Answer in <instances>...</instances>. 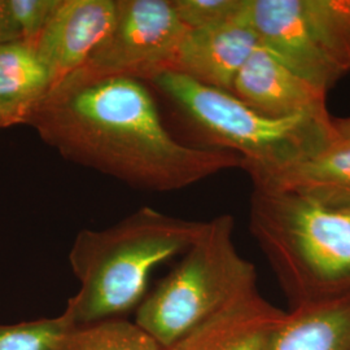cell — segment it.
I'll use <instances>...</instances> for the list:
<instances>
[{"label": "cell", "instance_id": "17", "mask_svg": "<svg viewBox=\"0 0 350 350\" xmlns=\"http://www.w3.org/2000/svg\"><path fill=\"white\" fill-rule=\"evenodd\" d=\"M244 0H172L175 14L187 29H201L237 20Z\"/></svg>", "mask_w": 350, "mask_h": 350}, {"label": "cell", "instance_id": "15", "mask_svg": "<svg viewBox=\"0 0 350 350\" xmlns=\"http://www.w3.org/2000/svg\"><path fill=\"white\" fill-rule=\"evenodd\" d=\"M56 350H165L144 328L126 318L69 325Z\"/></svg>", "mask_w": 350, "mask_h": 350}, {"label": "cell", "instance_id": "11", "mask_svg": "<svg viewBox=\"0 0 350 350\" xmlns=\"http://www.w3.org/2000/svg\"><path fill=\"white\" fill-rule=\"evenodd\" d=\"M286 313L257 289L230 304L165 350H262L269 334Z\"/></svg>", "mask_w": 350, "mask_h": 350}, {"label": "cell", "instance_id": "6", "mask_svg": "<svg viewBox=\"0 0 350 350\" xmlns=\"http://www.w3.org/2000/svg\"><path fill=\"white\" fill-rule=\"evenodd\" d=\"M260 44L328 94L350 72V0H244Z\"/></svg>", "mask_w": 350, "mask_h": 350}, {"label": "cell", "instance_id": "20", "mask_svg": "<svg viewBox=\"0 0 350 350\" xmlns=\"http://www.w3.org/2000/svg\"><path fill=\"white\" fill-rule=\"evenodd\" d=\"M332 126L336 133L338 142L350 143V117H344V118L332 117Z\"/></svg>", "mask_w": 350, "mask_h": 350}, {"label": "cell", "instance_id": "7", "mask_svg": "<svg viewBox=\"0 0 350 350\" xmlns=\"http://www.w3.org/2000/svg\"><path fill=\"white\" fill-rule=\"evenodd\" d=\"M187 30L170 0H116L112 30L86 64L66 79L90 82L125 77L152 81L173 69Z\"/></svg>", "mask_w": 350, "mask_h": 350}, {"label": "cell", "instance_id": "1", "mask_svg": "<svg viewBox=\"0 0 350 350\" xmlns=\"http://www.w3.org/2000/svg\"><path fill=\"white\" fill-rule=\"evenodd\" d=\"M27 124L68 161L143 191L173 192L243 165L234 152L176 140L150 91L134 78L65 79Z\"/></svg>", "mask_w": 350, "mask_h": 350}, {"label": "cell", "instance_id": "8", "mask_svg": "<svg viewBox=\"0 0 350 350\" xmlns=\"http://www.w3.org/2000/svg\"><path fill=\"white\" fill-rule=\"evenodd\" d=\"M116 0H62L34 44L52 88L81 69L112 30Z\"/></svg>", "mask_w": 350, "mask_h": 350}, {"label": "cell", "instance_id": "19", "mask_svg": "<svg viewBox=\"0 0 350 350\" xmlns=\"http://www.w3.org/2000/svg\"><path fill=\"white\" fill-rule=\"evenodd\" d=\"M18 39H21V36L10 16L7 0H0V44Z\"/></svg>", "mask_w": 350, "mask_h": 350}, {"label": "cell", "instance_id": "12", "mask_svg": "<svg viewBox=\"0 0 350 350\" xmlns=\"http://www.w3.org/2000/svg\"><path fill=\"white\" fill-rule=\"evenodd\" d=\"M252 185L295 193L327 208L350 211V143L338 140L313 157L254 179Z\"/></svg>", "mask_w": 350, "mask_h": 350}, {"label": "cell", "instance_id": "10", "mask_svg": "<svg viewBox=\"0 0 350 350\" xmlns=\"http://www.w3.org/2000/svg\"><path fill=\"white\" fill-rule=\"evenodd\" d=\"M260 46L254 31L239 17L219 25L188 29L170 72L232 94L240 69Z\"/></svg>", "mask_w": 350, "mask_h": 350}, {"label": "cell", "instance_id": "21", "mask_svg": "<svg viewBox=\"0 0 350 350\" xmlns=\"http://www.w3.org/2000/svg\"><path fill=\"white\" fill-rule=\"evenodd\" d=\"M0 129H3V124H1V117H0Z\"/></svg>", "mask_w": 350, "mask_h": 350}, {"label": "cell", "instance_id": "9", "mask_svg": "<svg viewBox=\"0 0 350 350\" xmlns=\"http://www.w3.org/2000/svg\"><path fill=\"white\" fill-rule=\"evenodd\" d=\"M232 95L269 118L332 117L327 109V92L304 79L262 46L240 69Z\"/></svg>", "mask_w": 350, "mask_h": 350}, {"label": "cell", "instance_id": "5", "mask_svg": "<svg viewBox=\"0 0 350 350\" xmlns=\"http://www.w3.org/2000/svg\"><path fill=\"white\" fill-rule=\"evenodd\" d=\"M234 228L231 214L208 221L180 262L147 293L135 310V323L163 348L258 289L256 266L240 254Z\"/></svg>", "mask_w": 350, "mask_h": 350}, {"label": "cell", "instance_id": "4", "mask_svg": "<svg viewBox=\"0 0 350 350\" xmlns=\"http://www.w3.org/2000/svg\"><path fill=\"white\" fill-rule=\"evenodd\" d=\"M150 83L174 104L205 148L239 154L250 180L275 174L338 142L332 117L269 118L231 92L204 86L170 70L154 77Z\"/></svg>", "mask_w": 350, "mask_h": 350}, {"label": "cell", "instance_id": "18", "mask_svg": "<svg viewBox=\"0 0 350 350\" xmlns=\"http://www.w3.org/2000/svg\"><path fill=\"white\" fill-rule=\"evenodd\" d=\"M60 3L62 0H7L8 12L21 40L34 47Z\"/></svg>", "mask_w": 350, "mask_h": 350}, {"label": "cell", "instance_id": "14", "mask_svg": "<svg viewBox=\"0 0 350 350\" xmlns=\"http://www.w3.org/2000/svg\"><path fill=\"white\" fill-rule=\"evenodd\" d=\"M52 88L46 65L24 40L0 44V117L3 129L27 124Z\"/></svg>", "mask_w": 350, "mask_h": 350}, {"label": "cell", "instance_id": "2", "mask_svg": "<svg viewBox=\"0 0 350 350\" xmlns=\"http://www.w3.org/2000/svg\"><path fill=\"white\" fill-rule=\"evenodd\" d=\"M205 226L142 206L116 225L79 231L69 252L79 289L62 315L78 325L137 310L154 269L189 250Z\"/></svg>", "mask_w": 350, "mask_h": 350}, {"label": "cell", "instance_id": "16", "mask_svg": "<svg viewBox=\"0 0 350 350\" xmlns=\"http://www.w3.org/2000/svg\"><path fill=\"white\" fill-rule=\"evenodd\" d=\"M69 325L62 314L16 325H0V350H56L59 338Z\"/></svg>", "mask_w": 350, "mask_h": 350}, {"label": "cell", "instance_id": "13", "mask_svg": "<svg viewBox=\"0 0 350 350\" xmlns=\"http://www.w3.org/2000/svg\"><path fill=\"white\" fill-rule=\"evenodd\" d=\"M262 350H350V293L289 309Z\"/></svg>", "mask_w": 350, "mask_h": 350}, {"label": "cell", "instance_id": "3", "mask_svg": "<svg viewBox=\"0 0 350 350\" xmlns=\"http://www.w3.org/2000/svg\"><path fill=\"white\" fill-rule=\"evenodd\" d=\"M250 230L291 309L350 293V211L253 186Z\"/></svg>", "mask_w": 350, "mask_h": 350}]
</instances>
